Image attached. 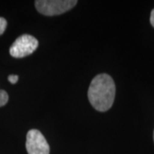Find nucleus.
Returning a JSON list of instances; mask_svg holds the SVG:
<instances>
[{
	"instance_id": "obj_6",
	"label": "nucleus",
	"mask_w": 154,
	"mask_h": 154,
	"mask_svg": "<svg viewBox=\"0 0 154 154\" xmlns=\"http://www.w3.org/2000/svg\"><path fill=\"white\" fill-rule=\"evenodd\" d=\"M7 28V21L4 17H0V35L5 33Z\"/></svg>"
},
{
	"instance_id": "obj_8",
	"label": "nucleus",
	"mask_w": 154,
	"mask_h": 154,
	"mask_svg": "<svg viewBox=\"0 0 154 154\" xmlns=\"http://www.w3.org/2000/svg\"><path fill=\"white\" fill-rule=\"evenodd\" d=\"M150 22L152 24V26L154 28V9L151 12V17H150Z\"/></svg>"
},
{
	"instance_id": "obj_9",
	"label": "nucleus",
	"mask_w": 154,
	"mask_h": 154,
	"mask_svg": "<svg viewBox=\"0 0 154 154\" xmlns=\"http://www.w3.org/2000/svg\"><path fill=\"white\" fill-rule=\"evenodd\" d=\"M153 140H154V131H153Z\"/></svg>"
},
{
	"instance_id": "obj_1",
	"label": "nucleus",
	"mask_w": 154,
	"mask_h": 154,
	"mask_svg": "<svg viewBox=\"0 0 154 154\" xmlns=\"http://www.w3.org/2000/svg\"><path fill=\"white\" fill-rule=\"evenodd\" d=\"M115 82L108 74H99L92 80L88 92V100L94 109L100 112L107 111L114 103Z\"/></svg>"
},
{
	"instance_id": "obj_7",
	"label": "nucleus",
	"mask_w": 154,
	"mask_h": 154,
	"mask_svg": "<svg viewBox=\"0 0 154 154\" xmlns=\"http://www.w3.org/2000/svg\"><path fill=\"white\" fill-rule=\"evenodd\" d=\"M18 78L19 77L17 75H11L8 76V81L12 84H16L18 82Z\"/></svg>"
},
{
	"instance_id": "obj_3",
	"label": "nucleus",
	"mask_w": 154,
	"mask_h": 154,
	"mask_svg": "<svg viewBox=\"0 0 154 154\" xmlns=\"http://www.w3.org/2000/svg\"><path fill=\"white\" fill-rule=\"evenodd\" d=\"M38 41L29 34H22L14 41L10 48V54L15 58H22L31 55L38 48Z\"/></svg>"
},
{
	"instance_id": "obj_5",
	"label": "nucleus",
	"mask_w": 154,
	"mask_h": 154,
	"mask_svg": "<svg viewBox=\"0 0 154 154\" xmlns=\"http://www.w3.org/2000/svg\"><path fill=\"white\" fill-rule=\"evenodd\" d=\"M9 101V95L5 90L0 89V107L5 106Z\"/></svg>"
},
{
	"instance_id": "obj_2",
	"label": "nucleus",
	"mask_w": 154,
	"mask_h": 154,
	"mask_svg": "<svg viewBox=\"0 0 154 154\" xmlns=\"http://www.w3.org/2000/svg\"><path fill=\"white\" fill-rule=\"evenodd\" d=\"M76 4V0H38L35 1V7L40 14L52 17L65 13Z\"/></svg>"
},
{
	"instance_id": "obj_4",
	"label": "nucleus",
	"mask_w": 154,
	"mask_h": 154,
	"mask_svg": "<svg viewBox=\"0 0 154 154\" xmlns=\"http://www.w3.org/2000/svg\"><path fill=\"white\" fill-rule=\"evenodd\" d=\"M26 149L28 154H50L49 144L38 129H31L28 132Z\"/></svg>"
}]
</instances>
